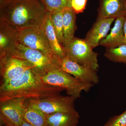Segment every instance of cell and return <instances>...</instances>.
Segmentation results:
<instances>
[{"label":"cell","mask_w":126,"mask_h":126,"mask_svg":"<svg viewBox=\"0 0 126 126\" xmlns=\"http://www.w3.org/2000/svg\"><path fill=\"white\" fill-rule=\"evenodd\" d=\"M64 90L44 83L41 77L31 68L17 79L2 82L0 87V102L18 98H45L59 95Z\"/></svg>","instance_id":"obj_1"},{"label":"cell","mask_w":126,"mask_h":126,"mask_svg":"<svg viewBox=\"0 0 126 126\" xmlns=\"http://www.w3.org/2000/svg\"><path fill=\"white\" fill-rule=\"evenodd\" d=\"M46 12L41 0H10L0 6V20L17 30L40 27Z\"/></svg>","instance_id":"obj_2"},{"label":"cell","mask_w":126,"mask_h":126,"mask_svg":"<svg viewBox=\"0 0 126 126\" xmlns=\"http://www.w3.org/2000/svg\"><path fill=\"white\" fill-rule=\"evenodd\" d=\"M9 56L21 59L29 63L37 74L42 77L49 72L61 69V61L49 57L43 52L32 49L18 43Z\"/></svg>","instance_id":"obj_3"},{"label":"cell","mask_w":126,"mask_h":126,"mask_svg":"<svg viewBox=\"0 0 126 126\" xmlns=\"http://www.w3.org/2000/svg\"><path fill=\"white\" fill-rule=\"evenodd\" d=\"M41 79L44 83L50 86L63 88L68 96L75 99L81 97L82 91L88 92L94 85L82 82L61 69L49 72Z\"/></svg>","instance_id":"obj_4"},{"label":"cell","mask_w":126,"mask_h":126,"mask_svg":"<svg viewBox=\"0 0 126 126\" xmlns=\"http://www.w3.org/2000/svg\"><path fill=\"white\" fill-rule=\"evenodd\" d=\"M63 47L65 57L97 72L99 69L98 54L93 50L85 39L74 37Z\"/></svg>","instance_id":"obj_5"},{"label":"cell","mask_w":126,"mask_h":126,"mask_svg":"<svg viewBox=\"0 0 126 126\" xmlns=\"http://www.w3.org/2000/svg\"><path fill=\"white\" fill-rule=\"evenodd\" d=\"M17 37L19 44L61 61L52 50L45 33L40 27H26L18 30Z\"/></svg>","instance_id":"obj_6"},{"label":"cell","mask_w":126,"mask_h":126,"mask_svg":"<svg viewBox=\"0 0 126 126\" xmlns=\"http://www.w3.org/2000/svg\"><path fill=\"white\" fill-rule=\"evenodd\" d=\"M75 99L71 96L59 94L40 99H27L26 102L46 115L58 112L76 113L78 112L75 108Z\"/></svg>","instance_id":"obj_7"},{"label":"cell","mask_w":126,"mask_h":126,"mask_svg":"<svg viewBox=\"0 0 126 126\" xmlns=\"http://www.w3.org/2000/svg\"><path fill=\"white\" fill-rule=\"evenodd\" d=\"M27 99L18 98L0 102L1 122L3 124L20 126L24 120L23 112Z\"/></svg>","instance_id":"obj_8"},{"label":"cell","mask_w":126,"mask_h":126,"mask_svg":"<svg viewBox=\"0 0 126 126\" xmlns=\"http://www.w3.org/2000/svg\"><path fill=\"white\" fill-rule=\"evenodd\" d=\"M31 68L33 66L29 63L21 59L9 55L0 56V72L2 82L17 79Z\"/></svg>","instance_id":"obj_9"},{"label":"cell","mask_w":126,"mask_h":126,"mask_svg":"<svg viewBox=\"0 0 126 126\" xmlns=\"http://www.w3.org/2000/svg\"><path fill=\"white\" fill-rule=\"evenodd\" d=\"M61 69L84 83L94 85L99 82L97 71L74 62L67 57L61 60Z\"/></svg>","instance_id":"obj_10"},{"label":"cell","mask_w":126,"mask_h":126,"mask_svg":"<svg viewBox=\"0 0 126 126\" xmlns=\"http://www.w3.org/2000/svg\"><path fill=\"white\" fill-rule=\"evenodd\" d=\"M18 30L13 26L0 20V56L9 55L18 44Z\"/></svg>","instance_id":"obj_11"},{"label":"cell","mask_w":126,"mask_h":126,"mask_svg":"<svg viewBox=\"0 0 126 126\" xmlns=\"http://www.w3.org/2000/svg\"><path fill=\"white\" fill-rule=\"evenodd\" d=\"M126 15V0H100L96 20L117 19Z\"/></svg>","instance_id":"obj_12"},{"label":"cell","mask_w":126,"mask_h":126,"mask_svg":"<svg viewBox=\"0 0 126 126\" xmlns=\"http://www.w3.org/2000/svg\"><path fill=\"white\" fill-rule=\"evenodd\" d=\"M115 19V18H109L96 20L84 39L93 49L99 45L100 41L108 35Z\"/></svg>","instance_id":"obj_13"},{"label":"cell","mask_w":126,"mask_h":126,"mask_svg":"<svg viewBox=\"0 0 126 126\" xmlns=\"http://www.w3.org/2000/svg\"><path fill=\"white\" fill-rule=\"evenodd\" d=\"M40 27L45 33L55 54L61 60L65 58L64 47L60 43L55 31L51 13L47 12Z\"/></svg>","instance_id":"obj_14"},{"label":"cell","mask_w":126,"mask_h":126,"mask_svg":"<svg viewBox=\"0 0 126 126\" xmlns=\"http://www.w3.org/2000/svg\"><path fill=\"white\" fill-rule=\"evenodd\" d=\"M125 16L116 19L115 25L110 33L100 41L99 45L108 48H115L125 44L123 26Z\"/></svg>","instance_id":"obj_15"},{"label":"cell","mask_w":126,"mask_h":126,"mask_svg":"<svg viewBox=\"0 0 126 126\" xmlns=\"http://www.w3.org/2000/svg\"><path fill=\"white\" fill-rule=\"evenodd\" d=\"M46 126H77L80 116L78 112H58L46 115Z\"/></svg>","instance_id":"obj_16"},{"label":"cell","mask_w":126,"mask_h":126,"mask_svg":"<svg viewBox=\"0 0 126 126\" xmlns=\"http://www.w3.org/2000/svg\"><path fill=\"white\" fill-rule=\"evenodd\" d=\"M76 14L72 7H66L63 9V46L74 37L76 29Z\"/></svg>","instance_id":"obj_17"},{"label":"cell","mask_w":126,"mask_h":126,"mask_svg":"<svg viewBox=\"0 0 126 126\" xmlns=\"http://www.w3.org/2000/svg\"><path fill=\"white\" fill-rule=\"evenodd\" d=\"M46 115L40 110L26 102L23 114L24 120L33 126H46Z\"/></svg>","instance_id":"obj_18"},{"label":"cell","mask_w":126,"mask_h":126,"mask_svg":"<svg viewBox=\"0 0 126 126\" xmlns=\"http://www.w3.org/2000/svg\"><path fill=\"white\" fill-rule=\"evenodd\" d=\"M104 55L112 62L123 63L126 65V45L124 44L115 48H106Z\"/></svg>","instance_id":"obj_19"},{"label":"cell","mask_w":126,"mask_h":126,"mask_svg":"<svg viewBox=\"0 0 126 126\" xmlns=\"http://www.w3.org/2000/svg\"><path fill=\"white\" fill-rule=\"evenodd\" d=\"M63 10H60L51 13L52 23L55 31L60 43L63 46L64 43Z\"/></svg>","instance_id":"obj_20"},{"label":"cell","mask_w":126,"mask_h":126,"mask_svg":"<svg viewBox=\"0 0 126 126\" xmlns=\"http://www.w3.org/2000/svg\"><path fill=\"white\" fill-rule=\"evenodd\" d=\"M47 12L63 10L66 7H72L70 0H41Z\"/></svg>","instance_id":"obj_21"},{"label":"cell","mask_w":126,"mask_h":126,"mask_svg":"<svg viewBox=\"0 0 126 126\" xmlns=\"http://www.w3.org/2000/svg\"><path fill=\"white\" fill-rule=\"evenodd\" d=\"M103 126H126V110L120 115L110 118Z\"/></svg>","instance_id":"obj_22"},{"label":"cell","mask_w":126,"mask_h":126,"mask_svg":"<svg viewBox=\"0 0 126 126\" xmlns=\"http://www.w3.org/2000/svg\"><path fill=\"white\" fill-rule=\"evenodd\" d=\"M87 0H72L71 7L76 14L83 12L86 8Z\"/></svg>","instance_id":"obj_23"},{"label":"cell","mask_w":126,"mask_h":126,"mask_svg":"<svg viewBox=\"0 0 126 126\" xmlns=\"http://www.w3.org/2000/svg\"><path fill=\"white\" fill-rule=\"evenodd\" d=\"M123 31L124 37H125V44L126 45V15L125 16V19L124 21V26H123Z\"/></svg>","instance_id":"obj_24"},{"label":"cell","mask_w":126,"mask_h":126,"mask_svg":"<svg viewBox=\"0 0 126 126\" xmlns=\"http://www.w3.org/2000/svg\"><path fill=\"white\" fill-rule=\"evenodd\" d=\"M20 126H33L30 123H28L25 120H23L22 123L21 124Z\"/></svg>","instance_id":"obj_25"},{"label":"cell","mask_w":126,"mask_h":126,"mask_svg":"<svg viewBox=\"0 0 126 126\" xmlns=\"http://www.w3.org/2000/svg\"><path fill=\"white\" fill-rule=\"evenodd\" d=\"M9 0H0V6L4 4V3L9 1Z\"/></svg>","instance_id":"obj_26"},{"label":"cell","mask_w":126,"mask_h":126,"mask_svg":"<svg viewBox=\"0 0 126 126\" xmlns=\"http://www.w3.org/2000/svg\"><path fill=\"white\" fill-rule=\"evenodd\" d=\"M4 124V126H14L11 124Z\"/></svg>","instance_id":"obj_27"},{"label":"cell","mask_w":126,"mask_h":126,"mask_svg":"<svg viewBox=\"0 0 126 126\" xmlns=\"http://www.w3.org/2000/svg\"><path fill=\"white\" fill-rule=\"evenodd\" d=\"M70 0V1H71H71H72V0Z\"/></svg>","instance_id":"obj_28"},{"label":"cell","mask_w":126,"mask_h":126,"mask_svg":"<svg viewBox=\"0 0 126 126\" xmlns=\"http://www.w3.org/2000/svg\"></svg>","instance_id":"obj_29"}]
</instances>
